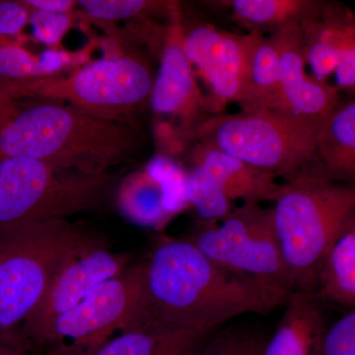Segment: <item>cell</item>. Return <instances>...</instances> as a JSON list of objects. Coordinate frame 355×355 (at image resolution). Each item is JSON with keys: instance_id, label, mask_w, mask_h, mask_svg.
Wrapping results in <instances>:
<instances>
[{"instance_id": "obj_22", "label": "cell", "mask_w": 355, "mask_h": 355, "mask_svg": "<svg viewBox=\"0 0 355 355\" xmlns=\"http://www.w3.org/2000/svg\"><path fill=\"white\" fill-rule=\"evenodd\" d=\"M317 291L326 300L355 308V217L327 257Z\"/></svg>"}, {"instance_id": "obj_23", "label": "cell", "mask_w": 355, "mask_h": 355, "mask_svg": "<svg viewBox=\"0 0 355 355\" xmlns=\"http://www.w3.org/2000/svg\"><path fill=\"white\" fill-rule=\"evenodd\" d=\"M190 207L207 224L216 223L232 211L233 202L224 195L220 187L207 171L193 164L187 178Z\"/></svg>"}, {"instance_id": "obj_2", "label": "cell", "mask_w": 355, "mask_h": 355, "mask_svg": "<svg viewBox=\"0 0 355 355\" xmlns=\"http://www.w3.org/2000/svg\"><path fill=\"white\" fill-rule=\"evenodd\" d=\"M135 121L113 120L60 103L37 101L0 128V161L28 158L101 174L132 160L141 147Z\"/></svg>"}, {"instance_id": "obj_33", "label": "cell", "mask_w": 355, "mask_h": 355, "mask_svg": "<svg viewBox=\"0 0 355 355\" xmlns=\"http://www.w3.org/2000/svg\"><path fill=\"white\" fill-rule=\"evenodd\" d=\"M0 355H25L23 349L13 343L0 342Z\"/></svg>"}, {"instance_id": "obj_12", "label": "cell", "mask_w": 355, "mask_h": 355, "mask_svg": "<svg viewBox=\"0 0 355 355\" xmlns=\"http://www.w3.org/2000/svg\"><path fill=\"white\" fill-rule=\"evenodd\" d=\"M253 38L254 32L234 34L209 24L186 28L187 57L219 103L244 101Z\"/></svg>"}, {"instance_id": "obj_14", "label": "cell", "mask_w": 355, "mask_h": 355, "mask_svg": "<svg viewBox=\"0 0 355 355\" xmlns=\"http://www.w3.org/2000/svg\"><path fill=\"white\" fill-rule=\"evenodd\" d=\"M270 35L279 55L282 112L310 120H328L340 105V91L327 81L308 76L300 25Z\"/></svg>"}, {"instance_id": "obj_30", "label": "cell", "mask_w": 355, "mask_h": 355, "mask_svg": "<svg viewBox=\"0 0 355 355\" xmlns=\"http://www.w3.org/2000/svg\"><path fill=\"white\" fill-rule=\"evenodd\" d=\"M31 8L23 0H0V36L14 39L30 25Z\"/></svg>"}, {"instance_id": "obj_11", "label": "cell", "mask_w": 355, "mask_h": 355, "mask_svg": "<svg viewBox=\"0 0 355 355\" xmlns=\"http://www.w3.org/2000/svg\"><path fill=\"white\" fill-rule=\"evenodd\" d=\"M188 171L174 159L158 154L141 169L119 182L116 205L121 216L139 225L161 230L190 207Z\"/></svg>"}, {"instance_id": "obj_4", "label": "cell", "mask_w": 355, "mask_h": 355, "mask_svg": "<svg viewBox=\"0 0 355 355\" xmlns=\"http://www.w3.org/2000/svg\"><path fill=\"white\" fill-rule=\"evenodd\" d=\"M120 175L91 174L43 161H0V238L26 226L99 209L116 190Z\"/></svg>"}, {"instance_id": "obj_6", "label": "cell", "mask_w": 355, "mask_h": 355, "mask_svg": "<svg viewBox=\"0 0 355 355\" xmlns=\"http://www.w3.org/2000/svg\"><path fill=\"white\" fill-rule=\"evenodd\" d=\"M98 241L67 219L26 226L0 238V331L25 321L60 270Z\"/></svg>"}, {"instance_id": "obj_5", "label": "cell", "mask_w": 355, "mask_h": 355, "mask_svg": "<svg viewBox=\"0 0 355 355\" xmlns=\"http://www.w3.org/2000/svg\"><path fill=\"white\" fill-rule=\"evenodd\" d=\"M150 60L140 53L119 51L89 62L67 76L36 77L0 84L15 101L69 104L97 116L135 121L149 105L154 83Z\"/></svg>"}, {"instance_id": "obj_13", "label": "cell", "mask_w": 355, "mask_h": 355, "mask_svg": "<svg viewBox=\"0 0 355 355\" xmlns=\"http://www.w3.org/2000/svg\"><path fill=\"white\" fill-rule=\"evenodd\" d=\"M128 258L98 241L70 261L51 280L50 286L26 318L24 336L34 343L58 317L78 305L98 284L118 277L128 268Z\"/></svg>"}, {"instance_id": "obj_25", "label": "cell", "mask_w": 355, "mask_h": 355, "mask_svg": "<svg viewBox=\"0 0 355 355\" xmlns=\"http://www.w3.org/2000/svg\"><path fill=\"white\" fill-rule=\"evenodd\" d=\"M43 76L40 55L14 39L0 36V84Z\"/></svg>"}, {"instance_id": "obj_20", "label": "cell", "mask_w": 355, "mask_h": 355, "mask_svg": "<svg viewBox=\"0 0 355 355\" xmlns=\"http://www.w3.org/2000/svg\"><path fill=\"white\" fill-rule=\"evenodd\" d=\"M316 155L331 179L355 182V98L338 105L324 123Z\"/></svg>"}, {"instance_id": "obj_7", "label": "cell", "mask_w": 355, "mask_h": 355, "mask_svg": "<svg viewBox=\"0 0 355 355\" xmlns=\"http://www.w3.org/2000/svg\"><path fill=\"white\" fill-rule=\"evenodd\" d=\"M324 123L279 112L242 110L238 114L210 116L193 137L200 144L289 180L316 155Z\"/></svg>"}, {"instance_id": "obj_28", "label": "cell", "mask_w": 355, "mask_h": 355, "mask_svg": "<svg viewBox=\"0 0 355 355\" xmlns=\"http://www.w3.org/2000/svg\"><path fill=\"white\" fill-rule=\"evenodd\" d=\"M317 355H355V308L324 329Z\"/></svg>"}, {"instance_id": "obj_15", "label": "cell", "mask_w": 355, "mask_h": 355, "mask_svg": "<svg viewBox=\"0 0 355 355\" xmlns=\"http://www.w3.org/2000/svg\"><path fill=\"white\" fill-rule=\"evenodd\" d=\"M193 161L216 180L231 202H273L282 187L277 175L200 142L193 150Z\"/></svg>"}, {"instance_id": "obj_9", "label": "cell", "mask_w": 355, "mask_h": 355, "mask_svg": "<svg viewBox=\"0 0 355 355\" xmlns=\"http://www.w3.org/2000/svg\"><path fill=\"white\" fill-rule=\"evenodd\" d=\"M188 240L229 272L291 291L272 209L260 203H243Z\"/></svg>"}, {"instance_id": "obj_17", "label": "cell", "mask_w": 355, "mask_h": 355, "mask_svg": "<svg viewBox=\"0 0 355 355\" xmlns=\"http://www.w3.org/2000/svg\"><path fill=\"white\" fill-rule=\"evenodd\" d=\"M207 338L147 318L110 338L92 355H197Z\"/></svg>"}, {"instance_id": "obj_10", "label": "cell", "mask_w": 355, "mask_h": 355, "mask_svg": "<svg viewBox=\"0 0 355 355\" xmlns=\"http://www.w3.org/2000/svg\"><path fill=\"white\" fill-rule=\"evenodd\" d=\"M184 31L179 3L173 1L149 106L159 116L176 119L182 132L193 135L210 116L207 114L209 107L198 87L195 69L184 51Z\"/></svg>"}, {"instance_id": "obj_19", "label": "cell", "mask_w": 355, "mask_h": 355, "mask_svg": "<svg viewBox=\"0 0 355 355\" xmlns=\"http://www.w3.org/2000/svg\"><path fill=\"white\" fill-rule=\"evenodd\" d=\"M227 6L238 24L249 28L250 32L273 33L291 25L321 15L327 2L319 0H231L221 1Z\"/></svg>"}, {"instance_id": "obj_24", "label": "cell", "mask_w": 355, "mask_h": 355, "mask_svg": "<svg viewBox=\"0 0 355 355\" xmlns=\"http://www.w3.org/2000/svg\"><path fill=\"white\" fill-rule=\"evenodd\" d=\"M78 6L93 20L119 21L132 18L151 19L165 17L168 20L173 1H148V0H80Z\"/></svg>"}, {"instance_id": "obj_3", "label": "cell", "mask_w": 355, "mask_h": 355, "mask_svg": "<svg viewBox=\"0 0 355 355\" xmlns=\"http://www.w3.org/2000/svg\"><path fill=\"white\" fill-rule=\"evenodd\" d=\"M272 209L291 291L316 294L327 257L355 217V184L301 172L282 184Z\"/></svg>"}, {"instance_id": "obj_16", "label": "cell", "mask_w": 355, "mask_h": 355, "mask_svg": "<svg viewBox=\"0 0 355 355\" xmlns=\"http://www.w3.org/2000/svg\"><path fill=\"white\" fill-rule=\"evenodd\" d=\"M324 329L316 294L291 291L275 333L266 340L263 355H317Z\"/></svg>"}, {"instance_id": "obj_1", "label": "cell", "mask_w": 355, "mask_h": 355, "mask_svg": "<svg viewBox=\"0 0 355 355\" xmlns=\"http://www.w3.org/2000/svg\"><path fill=\"white\" fill-rule=\"evenodd\" d=\"M146 284L148 318L207 338L233 318L277 309L291 292L229 272L179 239L155 248Z\"/></svg>"}, {"instance_id": "obj_21", "label": "cell", "mask_w": 355, "mask_h": 355, "mask_svg": "<svg viewBox=\"0 0 355 355\" xmlns=\"http://www.w3.org/2000/svg\"><path fill=\"white\" fill-rule=\"evenodd\" d=\"M243 111L282 112L279 55L272 35L254 32L248 64L247 91Z\"/></svg>"}, {"instance_id": "obj_29", "label": "cell", "mask_w": 355, "mask_h": 355, "mask_svg": "<svg viewBox=\"0 0 355 355\" xmlns=\"http://www.w3.org/2000/svg\"><path fill=\"white\" fill-rule=\"evenodd\" d=\"M345 48L340 65L335 73L336 87L338 91L355 94V15L345 11L343 19Z\"/></svg>"}, {"instance_id": "obj_32", "label": "cell", "mask_w": 355, "mask_h": 355, "mask_svg": "<svg viewBox=\"0 0 355 355\" xmlns=\"http://www.w3.org/2000/svg\"><path fill=\"white\" fill-rule=\"evenodd\" d=\"M19 104L0 87V128L3 127L19 111Z\"/></svg>"}, {"instance_id": "obj_18", "label": "cell", "mask_w": 355, "mask_h": 355, "mask_svg": "<svg viewBox=\"0 0 355 355\" xmlns=\"http://www.w3.org/2000/svg\"><path fill=\"white\" fill-rule=\"evenodd\" d=\"M345 11L328 3L321 15L300 25L307 67L318 80L326 81L335 76L340 65L345 48Z\"/></svg>"}, {"instance_id": "obj_8", "label": "cell", "mask_w": 355, "mask_h": 355, "mask_svg": "<svg viewBox=\"0 0 355 355\" xmlns=\"http://www.w3.org/2000/svg\"><path fill=\"white\" fill-rule=\"evenodd\" d=\"M147 318L144 261L98 284L78 305L58 317L34 343L49 355H92L114 334Z\"/></svg>"}, {"instance_id": "obj_27", "label": "cell", "mask_w": 355, "mask_h": 355, "mask_svg": "<svg viewBox=\"0 0 355 355\" xmlns=\"http://www.w3.org/2000/svg\"><path fill=\"white\" fill-rule=\"evenodd\" d=\"M76 18L74 11L70 13L48 12L31 8L30 25L35 38L51 49H57L67 33L71 29Z\"/></svg>"}, {"instance_id": "obj_31", "label": "cell", "mask_w": 355, "mask_h": 355, "mask_svg": "<svg viewBox=\"0 0 355 355\" xmlns=\"http://www.w3.org/2000/svg\"><path fill=\"white\" fill-rule=\"evenodd\" d=\"M26 6L32 9L48 11V12H73L78 2L73 0H23Z\"/></svg>"}, {"instance_id": "obj_26", "label": "cell", "mask_w": 355, "mask_h": 355, "mask_svg": "<svg viewBox=\"0 0 355 355\" xmlns=\"http://www.w3.org/2000/svg\"><path fill=\"white\" fill-rule=\"evenodd\" d=\"M265 336L245 329H226L207 338L197 355H263Z\"/></svg>"}]
</instances>
